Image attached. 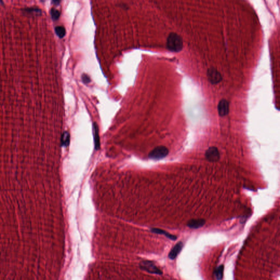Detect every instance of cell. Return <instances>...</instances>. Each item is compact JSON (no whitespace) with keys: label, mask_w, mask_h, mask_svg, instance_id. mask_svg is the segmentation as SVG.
<instances>
[{"label":"cell","mask_w":280,"mask_h":280,"mask_svg":"<svg viewBox=\"0 0 280 280\" xmlns=\"http://www.w3.org/2000/svg\"><path fill=\"white\" fill-rule=\"evenodd\" d=\"M206 221L203 219H192L188 221L187 226L190 229H199L205 224Z\"/></svg>","instance_id":"cell-8"},{"label":"cell","mask_w":280,"mask_h":280,"mask_svg":"<svg viewBox=\"0 0 280 280\" xmlns=\"http://www.w3.org/2000/svg\"><path fill=\"white\" fill-rule=\"evenodd\" d=\"M218 111L219 115L221 117L228 115L229 111V105L227 100L223 99L219 101L218 105Z\"/></svg>","instance_id":"cell-6"},{"label":"cell","mask_w":280,"mask_h":280,"mask_svg":"<svg viewBox=\"0 0 280 280\" xmlns=\"http://www.w3.org/2000/svg\"><path fill=\"white\" fill-rule=\"evenodd\" d=\"M62 145L63 147H67L69 145L70 142V135L67 131H65L62 135Z\"/></svg>","instance_id":"cell-11"},{"label":"cell","mask_w":280,"mask_h":280,"mask_svg":"<svg viewBox=\"0 0 280 280\" xmlns=\"http://www.w3.org/2000/svg\"><path fill=\"white\" fill-rule=\"evenodd\" d=\"M140 268L143 270L152 274L161 275L163 272L160 269L158 268L155 264L150 261H143L140 263Z\"/></svg>","instance_id":"cell-2"},{"label":"cell","mask_w":280,"mask_h":280,"mask_svg":"<svg viewBox=\"0 0 280 280\" xmlns=\"http://www.w3.org/2000/svg\"><path fill=\"white\" fill-rule=\"evenodd\" d=\"M61 2V0H52V2L55 5H59Z\"/></svg>","instance_id":"cell-17"},{"label":"cell","mask_w":280,"mask_h":280,"mask_svg":"<svg viewBox=\"0 0 280 280\" xmlns=\"http://www.w3.org/2000/svg\"><path fill=\"white\" fill-rule=\"evenodd\" d=\"M183 242L182 241L178 242L169 252V255H168L169 258L171 260L175 259L181 252L182 249L183 248Z\"/></svg>","instance_id":"cell-7"},{"label":"cell","mask_w":280,"mask_h":280,"mask_svg":"<svg viewBox=\"0 0 280 280\" xmlns=\"http://www.w3.org/2000/svg\"><path fill=\"white\" fill-rule=\"evenodd\" d=\"M0 3H1V4H4V2H3L2 0H0Z\"/></svg>","instance_id":"cell-18"},{"label":"cell","mask_w":280,"mask_h":280,"mask_svg":"<svg viewBox=\"0 0 280 280\" xmlns=\"http://www.w3.org/2000/svg\"><path fill=\"white\" fill-rule=\"evenodd\" d=\"M56 34L60 39L63 38L66 35V30L65 27L62 26H58L55 28Z\"/></svg>","instance_id":"cell-13"},{"label":"cell","mask_w":280,"mask_h":280,"mask_svg":"<svg viewBox=\"0 0 280 280\" xmlns=\"http://www.w3.org/2000/svg\"><path fill=\"white\" fill-rule=\"evenodd\" d=\"M82 78V81L85 83V84H87V83H89V82H90V78L88 76H87V75L85 74H83Z\"/></svg>","instance_id":"cell-16"},{"label":"cell","mask_w":280,"mask_h":280,"mask_svg":"<svg viewBox=\"0 0 280 280\" xmlns=\"http://www.w3.org/2000/svg\"><path fill=\"white\" fill-rule=\"evenodd\" d=\"M150 231L152 233H155V234H160V235H163L165 236L166 238H168L169 239L175 241L177 239V236L175 235H173V234H170L168 232L166 231L165 230H163L159 228H152L150 229Z\"/></svg>","instance_id":"cell-10"},{"label":"cell","mask_w":280,"mask_h":280,"mask_svg":"<svg viewBox=\"0 0 280 280\" xmlns=\"http://www.w3.org/2000/svg\"><path fill=\"white\" fill-rule=\"evenodd\" d=\"M50 15L52 19L54 21H56L59 19L60 16V12L55 8H52L50 11Z\"/></svg>","instance_id":"cell-14"},{"label":"cell","mask_w":280,"mask_h":280,"mask_svg":"<svg viewBox=\"0 0 280 280\" xmlns=\"http://www.w3.org/2000/svg\"><path fill=\"white\" fill-rule=\"evenodd\" d=\"M93 133H94V140L95 144V148L96 150H99L100 148V137L99 127L96 123H93Z\"/></svg>","instance_id":"cell-9"},{"label":"cell","mask_w":280,"mask_h":280,"mask_svg":"<svg viewBox=\"0 0 280 280\" xmlns=\"http://www.w3.org/2000/svg\"><path fill=\"white\" fill-rule=\"evenodd\" d=\"M205 157L208 161L216 162L220 159V154L217 147H211L205 152Z\"/></svg>","instance_id":"cell-4"},{"label":"cell","mask_w":280,"mask_h":280,"mask_svg":"<svg viewBox=\"0 0 280 280\" xmlns=\"http://www.w3.org/2000/svg\"><path fill=\"white\" fill-rule=\"evenodd\" d=\"M167 48L171 52H180L183 48L182 39L175 33L170 34L167 39Z\"/></svg>","instance_id":"cell-1"},{"label":"cell","mask_w":280,"mask_h":280,"mask_svg":"<svg viewBox=\"0 0 280 280\" xmlns=\"http://www.w3.org/2000/svg\"><path fill=\"white\" fill-rule=\"evenodd\" d=\"M207 76L208 80L212 84H217L222 79L221 73L213 68L208 69L207 71Z\"/></svg>","instance_id":"cell-5"},{"label":"cell","mask_w":280,"mask_h":280,"mask_svg":"<svg viewBox=\"0 0 280 280\" xmlns=\"http://www.w3.org/2000/svg\"><path fill=\"white\" fill-rule=\"evenodd\" d=\"M169 150L165 146H158L150 152L148 157L154 160H159L166 157L169 154Z\"/></svg>","instance_id":"cell-3"},{"label":"cell","mask_w":280,"mask_h":280,"mask_svg":"<svg viewBox=\"0 0 280 280\" xmlns=\"http://www.w3.org/2000/svg\"><path fill=\"white\" fill-rule=\"evenodd\" d=\"M25 12H28V13H32L34 12L35 13H38V14H41V10L39 8H26L24 9Z\"/></svg>","instance_id":"cell-15"},{"label":"cell","mask_w":280,"mask_h":280,"mask_svg":"<svg viewBox=\"0 0 280 280\" xmlns=\"http://www.w3.org/2000/svg\"><path fill=\"white\" fill-rule=\"evenodd\" d=\"M224 265H221L217 268L215 270V276L217 280H222L223 277V271H224Z\"/></svg>","instance_id":"cell-12"}]
</instances>
